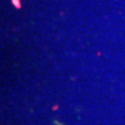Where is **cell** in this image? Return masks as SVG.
Masks as SVG:
<instances>
[{
	"mask_svg": "<svg viewBox=\"0 0 125 125\" xmlns=\"http://www.w3.org/2000/svg\"><path fill=\"white\" fill-rule=\"evenodd\" d=\"M13 4L15 5V7H20V1H19V0H13Z\"/></svg>",
	"mask_w": 125,
	"mask_h": 125,
	"instance_id": "1",
	"label": "cell"
},
{
	"mask_svg": "<svg viewBox=\"0 0 125 125\" xmlns=\"http://www.w3.org/2000/svg\"><path fill=\"white\" fill-rule=\"evenodd\" d=\"M53 124L54 125H62V122H58V121H56V119H54V121H53Z\"/></svg>",
	"mask_w": 125,
	"mask_h": 125,
	"instance_id": "2",
	"label": "cell"
}]
</instances>
